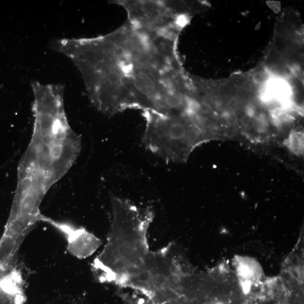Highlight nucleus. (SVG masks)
Returning <instances> with one entry per match:
<instances>
[{
    "label": "nucleus",
    "mask_w": 304,
    "mask_h": 304,
    "mask_svg": "<svg viewBox=\"0 0 304 304\" xmlns=\"http://www.w3.org/2000/svg\"><path fill=\"white\" fill-rule=\"evenodd\" d=\"M285 145L292 154L301 156L303 154V134L300 132H292L285 141Z\"/></svg>",
    "instance_id": "obj_5"
},
{
    "label": "nucleus",
    "mask_w": 304,
    "mask_h": 304,
    "mask_svg": "<svg viewBox=\"0 0 304 304\" xmlns=\"http://www.w3.org/2000/svg\"><path fill=\"white\" fill-rule=\"evenodd\" d=\"M34 123L18 168L12 214L24 221L40 218L41 202L78 159L81 139L70 126L64 108L65 85H31Z\"/></svg>",
    "instance_id": "obj_2"
},
{
    "label": "nucleus",
    "mask_w": 304,
    "mask_h": 304,
    "mask_svg": "<svg viewBox=\"0 0 304 304\" xmlns=\"http://www.w3.org/2000/svg\"><path fill=\"white\" fill-rule=\"evenodd\" d=\"M145 120L143 143L152 153L167 162L187 160L193 149L208 138L202 117L183 112L163 115L142 112Z\"/></svg>",
    "instance_id": "obj_3"
},
{
    "label": "nucleus",
    "mask_w": 304,
    "mask_h": 304,
    "mask_svg": "<svg viewBox=\"0 0 304 304\" xmlns=\"http://www.w3.org/2000/svg\"><path fill=\"white\" fill-rule=\"evenodd\" d=\"M41 220L48 222L64 233L67 238L69 251L75 257H88L101 245L99 239L84 228L53 220L43 216Z\"/></svg>",
    "instance_id": "obj_4"
},
{
    "label": "nucleus",
    "mask_w": 304,
    "mask_h": 304,
    "mask_svg": "<svg viewBox=\"0 0 304 304\" xmlns=\"http://www.w3.org/2000/svg\"><path fill=\"white\" fill-rule=\"evenodd\" d=\"M179 32L128 20L110 34L68 41L64 56L82 75L96 110L113 116L130 109L165 113L181 88Z\"/></svg>",
    "instance_id": "obj_1"
}]
</instances>
